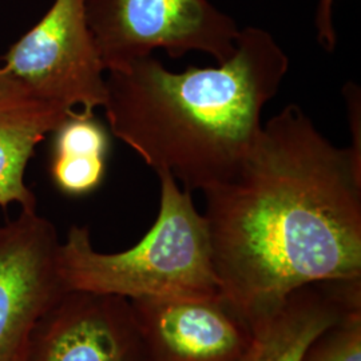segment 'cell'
<instances>
[{
    "mask_svg": "<svg viewBox=\"0 0 361 361\" xmlns=\"http://www.w3.org/2000/svg\"><path fill=\"white\" fill-rule=\"evenodd\" d=\"M202 193L221 293L249 322L305 285L361 280V161L300 106L264 122L237 174Z\"/></svg>",
    "mask_w": 361,
    "mask_h": 361,
    "instance_id": "1",
    "label": "cell"
},
{
    "mask_svg": "<svg viewBox=\"0 0 361 361\" xmlns=\"http://www.w3.org/2000/svg\"><path fill=\"white\" fill-rule=\"evenodd\" d=\"M288 71L289 56L271 32L246 26L234 55L216 67L173 73L152 55L107 71L104 114L155 173L204 192L237 174Z\"/></svg>",
    "mask_w": 361,
    "mask_h": 361,
    "instance_id": "2",
    "label": "cell"
},
{
    "mask_svg": "<svg viewBox=\"0 0 361 361\" xmlns=\"http://www.w3.org/2000/svg\"><path fill=\"white\" fill-rule=\"evenodd\" d=\"M157 176L158 216L137 245L101 253L91 244L87 226L70 228L58 252V271L67 292L126 300L222 296L207 219L194 207L192 192L180 189L168 171Z\"/></svg>",
    "mask_w": 361,
    "mask_h": 361,
    "instance_id": "3",
    "label": "cell"
},
{
    "mask_svg": "<svg viewBox=\"0 0 361 361\" xmlns=\"http://www.w3.org/2000/svg\"><path fill=\"white\" fill-rule=\"evenodd\" d=\"M86 18L106 71L155 50L173 59L202 52L222 65L234 55L240 32L210 0H86Z\"/></svg>",
    "mask_w": 361,
    "mask_h": 361,
    "instance_id": "4",
    "label": "cell"
},
{
    "mask_svg": "<svg viewBox=\"0 0 361 361\" xmlns=\"http://www.w3.org/2000/svg\"><path fill=\"white\" fill-rule=\"evenodd\" d=\"M0 70L67 110L104 107L106 68L87 23L86 0H55L3 56Z\"/></svg>",
    "mask_w": 361,
    "mask_h": 361,
    "instance_id": "5",
    "label": "cell"
},
{
    "mask_svg": "<svg viewBox=\"0 0 361 361\" xmlns=\"http://www.w3.org/2000/svg\"><path fill=\"white\" fill-rule=\"evenodd\" d=\"M59 235L37 210L0 226V361H26L39 320L67 293Z\"/></svg>",
    "mask_w": 361,
    "mask_h": 361,
    "instance_id": "6",
    "label": "cell"
},
{
    "mask_svg": "<svg viewBox=\"0 0 361 361\" xmlns=\"http://www.w3.org/2000/svg\"><path fill=\"white\" fill-rule=\"evenodd\" d=\"M147 361H240L252 325L224 296L129 300Z\"/></svg>",
    "mask_w": 361,
    "mask_h": 361,
    "instance_id": "7",
    "label": "cell"
},
{
    "mask_svg": "<svg viewBox=\"0 0 361 361\" xmlns=\"http://www.w3.org/2000/svg\"><path fill=\"white\" fill-rule=\"evenodd\" d=\"M26 361H147L129 300L67 292L39 320Z\"/></svg>",
    "mask_w": 361,
    "mask_h": 361,
    "instance_id": "8",
    "label": "cell"
},
{
    "mask_svg": "<svg viewBox=\"0 0 361 361\" xmlns=\"http://www.w3.org/2000/svg\"><path fill=\"white\" fill-rule=\"evenodd\" d=\"M361 307V280L305 285L250 320L240 361H301L310 343L347 312Z\"/></svg>",
    "mask_w": 361,
    "mask_h": 361,
    "instance_id": "9",
    "label": "cell"
},
{
    "mask_svg": "<svg viewBox=\"0 0 361 361\" xmlns=\"http://www.w3.org/2000/svg\"><path fill=\"white\" fill-rule=\"evenodd\" d=\"M0 70V207L16 204L37 210V197L25 182L35 149L70 116Z\"/></svg>",
    "mask_w": 361,
    "mask_h": 361,
    "instance_id": "10",
    "label": "cell"
},
{
    "mask_svg": "<svg viewBox=\"0 0 361 361\" xmlns=\"http://www.w3.org/2000/svg\"><path fill=\"white\" fill-rule=\"evenodd\" d=\"M52 134L50 174L58 190L82 197L97 190L104 180L110 137L94 113L74 111Z\"/></svg>",
    "mask_w": 361,
    "mask_h": 361,
    "instance_id": "11",
    "label": "cell"
},
{
    "mask_svg": "<svg viewBox=\"0 0 361 361\" xmlns=\"http://www.w3.org/2000/svg\"><path fill=\"white\" fill-rule=\"evenodd\" d=\"M301 361H361V307L317 336Z\"/></svg>",
    "mask_w": 361,
    "mask_h": 361,
    "instance_id": "12",
    "label": "cell"
},
{
    "mask_svg": "<svg viewBox=\"0 0 361 361\" xmlns=\"http://www.w3.org/2000/svg\"><path fill=\"white\" fill-rule=\"evenodd\" d=\"M334 6L335 0H317V7L314 13L316 39L325 52H334L337 47Z\"/></svg>",
    "mask_w": 361,
    "mask_h": 361,
    "instance_id": "13",
    "label": "cell"
},
{
    "mask_svg": "<svg viewBox=\"0 0 361 361\" xmlns=\"http://www.w3.org/2000/svg\"><path fill=\"white\" fill-rule=\"evenodd\" d=\"M344 102L347 107L349 128L352 133V150L353 155L361 161V92L360 87L355 82H348L344 89Z\"/></svg>",
    "mask_w": 361,
    "mask_h": 361,
    "instance_id": "14",
    "label": "cell"
}]
</instances>
